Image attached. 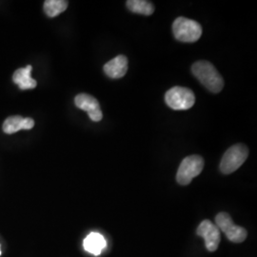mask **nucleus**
Segmentation results:
<instances>
[{
    "label": "nucleus",
    "mask_w": 257,
    "mask_h": 257,
    "mask_svg": "<svg viewBox=\"0 0 257 257\" xmlns=\"http://www.w3.org/2000/svg\"><path fill=\"white\" fill-rule=\"evenodd\" d=\"M215 225L222 230L227 238L233 243H242L247 238L248 232L244 228L235 225L230 214L227 212H219L215 217Z\"/></svg>",
    "instance_id": "6"
},
{
    "label": "nucleus",
    "mask_w": 257,
    "mask_h": 257,
    "mask_svg": "<svg viewBox=\"0 0 257 257\" xmlns=\"http://www.w3.org/2000/svg\"><path fill=\"white\" fill-rule=\"evenodd\" d=\"M165 101L173 110H186L191 109L194 105L195 96L192 90L176 86L166 92Z\"/></svg>",
    "instance_id": "4"
},
{
    "label": "nucleus",
    "mask_w": 257,
    "mask_h": 257,
    "mask_svg": "<svg viewBox=\"0 0 257 257\" xmlns=\"http://www.w3.org/2000/svg\"><path fill=\"white\" fill-rule=\"evenodd\" d=\"M104 73L107 76L112 79H118L125 74L128 71V58L125 55H117L112 58L109 62L104 65Z\"/></svg>",
    "instance_id": "9"
},
{
    "label": "nucleus",
    "mask_w": 257,
    "mask_h": 257,
    "mask_svg": "<svg viewBox=\"0 0 257 257\" xmlns=\"http://www.w3.org/2000/svg\"><path fill=\"white\" fill-rule=\"evenodd\" d=\"M74 103L77 108L87 111L92 121L98 122L102 119L103 114H102L99 102L92 95L87 93H79L75 96Z\"/></svg>",
    "instance_id": "8"
},
{
    "label": "nucleus",
    "mask_w": 257,
    "mask_h": 257,
    "mask_svg": "<svg viewBox=\"0 0 257 257\" xmlns=\"http://www.w3.org/2000/svg\"><path fill=\"white\" fill-rule=\"evenodd\" d=\"M193 74L210 92L217 93L224 87V80L214 66L209 61H197L192 67Z\"/></svg>",
    "instance_id": "1"
},
{
    "label": "nucleus",
    "mask_w": 257,
    "mask_h": 257,
    "mask_svg": "<svg viewBox=\"0 0 257 257\" xmlns=\"http://www.w3.org/2000/svg\"><path fill=\"white\" fill-rule=\"evenodd\" d=\"M248 156V148L243 144L231 146L224 154L220 162V171L224 175H230L238 170Z\"/></svg>",
    "instance_id": "3"
},
{
    "label": "nucleus",
    "mask_w": 257,
    "mask_h": 257,
    "mask_svg": "<svg viewBox=\"0 0 257 257\" xmlns=\"http://www.w3.org/2000/svg\"><path fill=\"white\" fill-rule=\"evenodd\" d=\"M106 240L98 232H91L84 239L83 246L86 251L93 255H99L106 248Z\"/></svg>",
    "instance_id": "11"
},
{
    "label": "nucleus",
    "mask_w": 257,
    "mask_h": 257,
    "mask_svg": "<svg viewBox=\"0 0 257 257\" xmlns=\"http://www.w3.org/2000/svg\"><path fill=\"white\" fill-rule=\"evenodd\" d=\"M0 255H1V249H0Z\"/></svg>",
    "instance_id": "15"
},
{
    "label": "nucleus",
    "mask_w": 257,
    "mask_h": 257,
    "mask_svg": "<svg viewBox=\"0 0 257 257\" xmlns=\"http://www.w3.org/2000/svg\"><path fill=\"white\" fill-rule=\"evenodd\" d=\"M197 235L205 240L206 248L209 251H215L220 243V230L211 221L204 220L200 223L196 230Z\"/></svg>",
    "instance_id": "7"
},
{
    "label": "nucleus",
    "mask_w": 257,
    "mask_h": 257,
    "mask_svg": "<svg viewBox=\"0 0 257 257\" xmlns=\"http://www.w3.org/2000/svg\"><path fill=\"white\" fill-rule=\"evenodd\" d=\"M128 9L135 14L151 16L155 12V6L151 1L146 0H128L126 2Z\"/></svg>",
    "instance_id": "13"
},
{
    "label": "nucleus",
    "mask_w": 257,
    "mask_h": 257,
    "mask_svg": "<svg viewBox=\"0 0 257 257\" xmlns=\"http://www.w3.org/2000/svg\"><path fill=\"white\" fill-rule=\"evenodd\" d=\"M173 33L178 41L193 43L202 36L201 25L193 19L178 18L173 24Z\"/></svg>",
    "instance_id": "2"
},
{
    "label": "nucleus",
    "mask_w": 257,
    "mask_h": 257,
    "mask_svg": "<svg viewBox=\"0 0 257 257\" xmlns=\"http://www.w3.org/2000/svg\"><path fill=\"white\" fill-rule=\"evenodd\" d=\"M35 126V121L30 117L23 118L22 116L16 115V116H10L4 121L2 130L5 134L12 135L16 134L20 130H31Z\"/></svg>",
    "instance_id": "10"
},
{
    "label": "nucleus",
    "mask_w": 257,
    "mask_h": 257,
    "mask_svg": "<svg viewBox=\"0 0 257 257\" xmlns=\"http://www.w3.org/2000/svg\"><path fill=\"white\" fill-rule=\"evenodd\" d=\"M68 8V1L47 0L44 2V11L49 18H55Z\"/></svg>",
    "instance_id": "14"
},
{
    "label": "nucleus",
    "mask_w": 257,
    "mask_h": 257,
    "mask_svg": "<svg viewBox=\"0 0 257 257\" xmlns=\"http://www.w3.org/2000/svg\"><path fill=\"white\" fill-rule=\"evenodd\" d=\"M32 70L33 67L31 65H28L25 68L17 70L13 75L14 82L18 84L21 90H30L35 89L37 87V81L31 76Z\"/></svg>",
    "instance_id": "12"
},
{
    "label": "nucleus",
    "mask_w": 257,
    "mask_h": 257,
    "mask_svg": "<svg viewBox=\"0 0 257 257\" xmlns=\"http://www.w3.org/2000/svg\"><path fill=\"white\" fill-rule=\"evenodd\" d=\"M204 168V159L200 156L184 158L176 174V181L180 185H189L194 177L200 175Z\"/></svg>",
    "instance_id": "5"
}]
</instances>
